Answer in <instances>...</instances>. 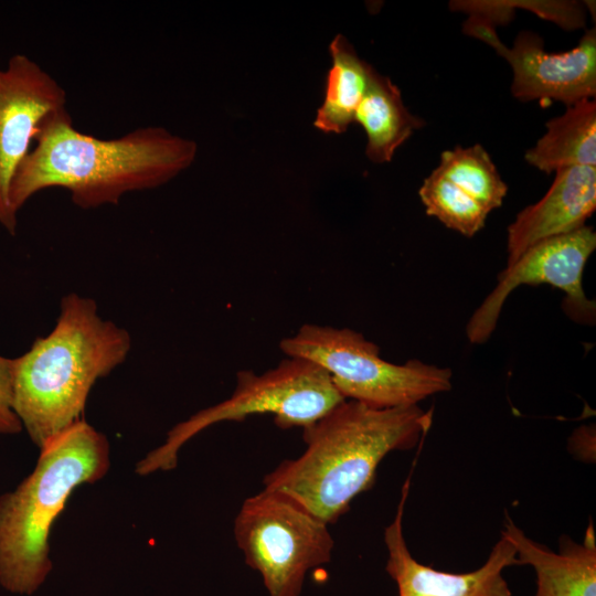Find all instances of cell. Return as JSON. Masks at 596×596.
<instances>
[{"label":"cell","instance_id":"17","mask_svg":"<svg viewBox=\"0 0 596 596\" xmlns=\"http://www.w3.org/2000/svg\"><path fill=\"white\" fill-rule=\"evenodd\" d=\"M436 170L489 212L500 207L507 195L508 187L481 145L443 151Z\"/></svg>","mask_w":596,"mask_h":596},{"label":"cell","instance_id":"18","mask_svg":"<svg viewBox=\"0 0 596 596\" xmlns=\"http://www.w3.org/2000/svg\"><path fill=\"white\" fill-rule=\"evenodd\" d=\"M418 193L427 215L467 237L485 226L490 213L436 169L424 180Z\"/></svg>","mask_w":596,"mask_h":596},{"label":"cell","instance_id":"13","mask_svg":"<svg viewBox=\"0 0 596 596\" xmlns=\"http://www.w3.org/2000/svg\"><path fill=\"white\" fill-rule=\"evenodd\" d=\"M501 535L514 546L518 565L536 575L535 596H596V545L593 526L583 544L564 539L558 554L529 539L507 515Z\"/></svg>","mask_w":596,"mask_h":596},{"label":"cell","instance_id":"8","mask_svg":"<svg viewBox=\"0 0 596 596\" xmlns=\"http://www.w3.org/2000/svg\"><path fill=\"white\" fill-rule=\"evenodd\" d=\"M595 248L596 233L586 225L529 247L499 274L497 286L470 317L466 328L469 341L480 344L490 338L509 294L525 284H549L561 289L565 294V313L578 323L593 324L595 302L587 299L582 281L585 265Z\"/></svg>","mask_w":596,"mask_h":596},{"label":"cell","instance_id":"16","mask_svg":"<svg viewBox=\"0 0 596 596\" xmlns=\"http://www.w3.org/2000/svg\"><path fill=\"white\" fill-rule=\"evenodd\" d=\"M328 71L322 105L313 126L323 132L342 134L351 123L366 89L372 65L363 61L349 40L337 34L329 45Z\"/></svg>","mask_w":596,"mask_h":596},{"label":"cell","instance_id":"2","mask_svg":"<svg viewBox=\"0 0 596 596\" xmlns=\"http://www.w3.org/2000/svg\"><path fill=\"white\" fill-rule=\"evenodd\" d=\"M432 419V411L418 405L374 408L344 400L302 429L304 453L267 473L264 489L285 494L332 524L372 487L382 459L413 448Z\"/></svg>","mask_w":596,"mask_h":596},{"label":"cell","instance_id":"9","mask_svg":"<svg viewBox=\"0 0 596 596\" xmlns=\"http://www.w3.org/2000/svg\"><path fill=\"white\" fill-rule=\"evenodd\" d=\"M464 32L477 38L511 66L512 96L520 102L556 100L567 107L596 95V30H587L577 46L563 53L544 51L540 35L521 31L512 47L505 46L496 30L468 18Z\"/></svg>","mask_w":596,"mask_h":596},{"label":"cell","instance_id":"14","mask_svg":"<svg viewBox=\"0 0 596 596\" xmlns=\"http://www.w3.org/2000/svg\"><path fill=\"white\" fill-rule=\"evenodd\" d=\"M368 137L366 157L374 163L391 161L396 149L425 126L404 105L398 87L373 66L365 93L354 115Z\"/></svg>","mask_w":596,"mask_h":596},{"label":"cell","instance_id":"19","mask_svg":"<svg viewBox=\"0 0 596 596\" xmlns=\"http://www.w3.org/2000/svg\"><path fill=\"white\" fill-rule=\"evenodd\" d=\"M13 359L0 355V434H18L21 422L12 408Z\"/></svg>","mask_w":596,"mask_h":596},{"label":"cell","instance_id":"6","mask_svg":"<svg viewBox=\"0 0 596 596\" xmlns=\"http://www.w3.org/2000/svg\"><path fill=\"white\" fill-rule=\"evenodd\" d=\"M287 356L324 369L345 400L374 408L417 405L451 389V370L412 359L404 364L380 356V348L358 331L306 323L280 341Z\"/></svg>","mask_w":596,"mask_h":596},{"label":"cell","instance_id":"7","mask_svg":"<svg viewBox=\"0 0 596 596\" xmlns=\"http://www.w3.org/2000/svg\"><path fill=\"white\" fill-rule=\"evenodd\" d=\"M234 538L269 596H299L307 572L331 560L328 524L283 493L263 489L244 500Z\"/></svg>","mask_w":596,"mask_h":596},{"label":"cell","instance_id":"12","mask_svg":"<svg viewBox=\"0 0 596 596\" xmlns=\"http://www.w3.org/2000/svg\"><path fill=\"white\" fill-rule=\"evenodd\" d=\"M596 209V167H568L555 171L545 195L523 209L508 227L511 266L532 245L585 226Z\"/></svg>","mask_w":596,"mask_h":596},{"label":"cell","instance_id":"4","mask_svg":"<svg viewBox=\"0 0 596 596\" xmlns=\"http://www.w3.org/2000/svg\"><path fill=\"white\" fill-rule=\"evenodd\" d=\"M109 444L84 418L40 449L34 470L0 496V584L32 594L52 568L49 538L72 492L102 479Z\"/></svg>","mask_w":596,"mask_h":596},{"label":"cell","instance_id":"11","mask_svg":"<svg viewBox=\"0 0 596 596\" xmlns=\"http://www.w3.org/2000/svg\"><path fill=\"white\" fill-rule=\"evenodd\" d=\"M409 491V477L403 485L393 521L385 528L386 572L397 585L398 596H511L503 578L504 568L518 565L513 544L501 535L481 567L469 573L437 571L417 562L407 547L403 515Z\"/></svg>","mask_w":596,"mask_h":596},{"label":"cell","instance_id":"15","mask_svg":"<svg viewBox=\"0 0 596 596\" xmlns=\"http://www.w3.org/2000/svg\"><path fill=\"white\" fill-rule=\"evenodd\" d=\"M546 132L525 153L536 169L552 173L568 167H596V103L582 99L546 123Z\"/></svg>","mask_w":596,"mask_h":596},{"label":"cell","instance_id":"1","mask_svg":"<svg viewBox=\"0 0 596 596\" xmlns=\"http://www.w3.org/2000/svg\"><path fill=\"white\" fill-rule=\"evenodd\" d=\"M198 146L162 127H141L115 139L82 134L67 108L46 117L10 187L18 214L34 194L63 188L81 209L118 204L123 195L158 188L188 169Z\"/></svg>","mask_w":596,"mask_h":596},{"label":"cell","instance_id":"10","mask_svg":"<svg viewBox=\"0 0 596 596\" xmlns=\"http://www.w3.org/2000/svg\"><path fill=\"white\" fill-rule=\"evenodd\" d=\"M66 103L65 89L28 55L14 54L0 67V224L11 235L18 224L9 196L12 179L41 123Z\"/></svg>","mask_w":596,"mask_h":596},{"label":"cell","instance_id":"3","mask_svg":"<svg viewBox=\"0 0 596 596\" xmlns=\"http://www.w3.org/2000/svg\"><path fill=\"white\" fill-rule=\"evenodd\" d=\"M130 347L127 330L103 319L92 298L63 297L53 330L13 359L12 408L40 449L83 419L91 389Z\"/></svg>","mask_w":596,"mask_h":596},{"label":"cell","instance_id":"5","mask_svg":"<svg viewBox=\"0 0 596 596\" xmlns=\"http://www.w3.org/2000/svg\"><path fill=\"white\" fill-rule=\"evenodd\" d=\"M344 400L329 373L302 358L287 356L262 374L251 370L238 371L235 389L228 398L174 425L164 443L137 464L136 472L147 476L174 469L182 446L214 424L273 414L279 428L304 429Z\"/></svg>","mask_w":596,"mask_h":596}]
</instances>
